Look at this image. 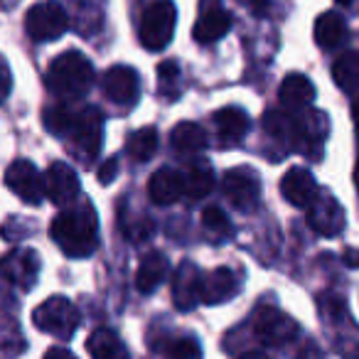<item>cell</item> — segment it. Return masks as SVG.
<instances>
[{
  "mask_svg": "<svg viewBox=\"0 0 359 359\" xmlns=\"http://www.w3.org/2000/svg\"><path fill=\"white\" fill-rule=\"evenodd\" d=\"M50 234L62 249V254L72 259H84L94 254L99 244V219H96V210L91 207V202L84 200L79 205L62 207L60 215L52 219Z\"/></svg>",
  "mask_w": 359,
  "mask_h": 359,
  "instance_id": "6da1fadb",
  "label": "cell"
},
{
  "mask_svg": "<svg viewBox=\"0 0 359 359\" xmlns=\"http://www.w3.org/2000/svg\"><path fill=\"white\" fill-rule=\"evenodd\" d=\"M94 84V67L81 52H65L55 57L47 69V89L62 99H79Z\"/></svg>",
  "mask_w": 359,
  "mask_h": 359,
  "instance_id": "7a4b0ae2",
  "label": "cell"
},
{
  "mask_svg": "<svg viewBox=\"0 0 359 359\" xmlns=\"http://www.w3.org/2000/svg\"><path fill=\"white\" fill-rule=\"evenodd\" d=\"M67 135L72 140V150L81 160L91 163L99 155L101 140H104V114L96 106H84L72 116V126Z\"/></svg>",
  "mask_w": 359,
  "mask_h": 359,
  "instance_id": "3957f363",
  "label": "cell"
},
{
  "mask_svg": "<svg viewBox=\"0 0 359 359\" xmlns=\"http://www.w3.org/2000/svg\"><path fill=\"white\" fill-rule=\"evenodd\" d=\"M32 323L37 330L52 334L57 339H69L79 327V313L74 303L62 295H52L45 303H40L32 313Z\"/></svg>",
  "mask_w": 359,
  "mask_h": 359,
  "instance_id": "277c9868",
  "label": "cell"
},
{
  "mask_svg": "<svg viewBox=\"0 0 359 359\" xmlns=\"http://www.w3.org/2000/svg\"><path fill=\"white\" fill-rule=\"evenodd\" d=\"M177 22V8L172 0H158L140 18V42L145 50L160 52L170 45Z\"/></svg>",
  "mask_w": 359,
  "mask_h": 359,
  "instance_id": "5b68a950",
  "label": "cell"
},
{
  "mask_svg": "<svg viewBox=\"0 0 359 359\" xmlns=\"http://www.w3.org/2000/svg\"><path fill=\"white\" fill-rule=\"evenodd\" d=\"M69 27V15L67 11L55 3V0H45L37 3L27 11L25 15V30L35 42H55Z\"/></svg>",
  "mask_w": 359,
  "mask_h": 359,
  "instance_id": "8992f818",
  "label": "cell"
},
{
  "mask_svg": "<svg viewBox=\"0 0 359 359\" xmlns=\"http://www.w3.org/2000/svg\"><path fill=\"white\" fill-rule=\"evenodd\" d=\"M251 325H254L256 339L269 344V347H285L300 334L298 323L290 315H285L283 310L271 308V305L256 310Z\"/></svg>",
  "mask_w": 359,
  "mask_h": 359,
  "instance_id": "52a82bcc",
  "label": "cell"
},
{
  "mask_svg": "<svg viewBox=\"0 0 359 359\" xmlns=\"http://www.w3.org/2000/svg\"><path fill=\"white\" fill-rule=\"evenodd\" d=\"M222 192L236 210L249 212L261 197V180L251 168H234L222 177Z\"/></svg>",
  "mask_w": 359,
  "mask_h": 359,
  "instance_id": "ba28073f",
  "label": "cell"
},
{
  "mask_svg": "<svg viewBox=\"0 0 359 359\" xmlns=\"http://www.w3.org/2000/svg\"><path fill=\"white\" fill-rule=\"evenodd\" d=\"M0 276L22 290L35 288L40 278V256L32 249H13L0 259Z\"/></svg>",
  "mask_w": 359,
  "mask_h": 359,
  "instance_id": "9c48e42d",
  "label": "cell"
},
{
  "mask_svg": "<svg viewBox=\"0 0 359 359\" xmlns=\"http://www.w3.org/2000/svg\"><path fill=\"white\" fill-rule=\"evenodd\" d=\"M6 185L15 197L27 205H40L45 197V177L30 160H15L6 172Z\"/></svg>",
  "mask_w": 359,
  "mask_h": 359,
  "instance_id": "30bf717a",
  "label": "cell"
},
{
  "mask_svg": "<svg viewBox=\"0 0 359 359\" xmlns=\"http://www.w3.org/2000/svg\"><path fill=\"white\" fill-rule=\"evenodd\" d=\"M308 224L320 236H337L344 229V210L330 192H318L308 207Z\"/></svg>",
  "mask_w": 359,
  "mask_h": 359,
  "instance_id": "8fae6325",
  "label": "cell"
},
{
  "mask_svg": "<svg viewBox=\"0 0 359 359\" xmlns=\"http://www.w3.org/2000/svg\"><path fill=\"white\" fill-rule=\"evenodd\" d=\"M104 94H106V99L114 101L116 106L130 109L140 96L138 72H135L133 67H126V65L111 67V69L104 74Z\"/></svg>",
  "mask_w": 359,
  "mask_h": 359,
  "instance_id": "7c38bea8",
  "label": "cell"
},
{
  "mask_svg": "<svg viewBox=\"0 0 359 359\" xmlns=\"http://www.w3.org/2000/svg\"><path fill=\"white\" fill-rule=\"evenodd\" d=\"M45 197L57 207H67L79 197V177L67 163H52L45 172Z\"/></svg>",
  "mask_w": 359,
  "mask_h": 359,
  "instance_id": "4fadbf2b",
  "label": "cell"
},
{
  "mask_svg": "<svg viewBox=\"0 0 359 359\" xmlns=\"http://www.w3.org/2000/svg\"><path fill=\"white\" fill-rule=\"evenodd\" d=\"M200 280L202 271L192 261H182L172 278V303L177 310L187 313L200 303Z\"/></svg>",
  "mask_w": 359,
  "mask_h": 359,
  "instance_id": "5bb4252c",
  "label": "cell"
},
{
  "mask_svg": "<svg viewBox=\"0 0 359 359\" xmlns=\"http://www.w3.org/2000/svg\"><path fill=\"white\" fill-rule=\"evenodd\" d=\"M239 293V280L229 269H215L210 273H202L200 280V303L222 305Z\"/></svg>",
  "mask_w": 359,
  "mask_h": 359,
  "instance_id": "9a60e30c",
  "label": "cell"
},
{
  "mask_svg": "<svg viewBox=\"0 0 359 359\" xmlns=\"http://www.w3.org/2000/svg\"><path fill=\"white\" fill-rule=\"evenodd\" d=\"M148 195L155 205H175L180 197L185 195V177L175 168H160L150 175L148 180Z\"/></svg>",
  "mask_w": 359,
  "mask_h": 359,
  "instance_id": "2e32d148",
  "label": "cell"
},
{
  "mask_svg": "<svg viewBox=\"0 0 359 359\" xmlns=\"http://www.w3.org/2000/svg\"><path fill=\"white\" fill-rule=\"evenodd\" d=\"M280 192H283V197L293 207L305 210V207H308L310 202L318 197L320 190H318V182H315V177L308 172V170L290 168L288 172L283 175V180H280Z\"/></svg>",
  "mask_w": 359,
  "mask_h": 359,
  "instance_id": "e0dca14e",
  "label": "cell"
},
{
  "mask_svg": "<svg viewBox=\"0 0 359 359\" xmlns=\"http://www.w3.org/2000/svg\"><path fill=\"white\" fill-rule=\"evenodd\" d=\"M330 133V121L323 111L305 109L303 114L298 111L295 116V138H298V148H315L323 145Z\"/></svg>",
  "mask_w": 359,
  "mask_h": 359,
  "instance_id": "ac0fdd59",
  "label": "cell"
},
{
  "mask_svg": "<svg viewBox=\"0 0 359 359\" xmlns=\"http://www.w3.org/2000/svg\"><path fill=\"white\" fill-rule=\"evenodd\" d=\"M212 118H215V126H217V135H219V140L224 145L239 143V140L249 133V126H251L249 114H246L244 109H239V106H224V109L217 111Z\"/></svg>",
  "mask_w": 359,
  "mask_h": 359,
  "instance_id": "d6986e66",
  "label": "cell"
},
{
  "mask_svg": "<svg viewBox=\"0 0 359 359\" xmlns=\"http://www.w3.org/2000/svg\"><path fill=\"white\" fill-rule=\"evenodd\" d=\"M278 99L285 111H305L315 101V86L305 74H288L280 84Z\"/></svg>",
  "mask_w": 359,
  "mask_h": 359,
  "instance_id": "ffe728a7",
  "label": "cell"
},
{
  "mask_svg": "<svg viewBox=\"0 0 359 359\" xmlns=\"http://www.w3.org/2000/svg\"><path fill=\"white\" fill-rule=\"evenodd\" d=\"M229 27H231V15L217 6V8L202 11L200 20L195 22L192 35H195V40L200 42V45H212V42H219L222 37L229 32Z\"/></svg>",
  "mask_w": 359,
  "mask_h": 359,
  "instance_id": "44dd1931",
  "label": "cell"
},
{
  "mask_svg": "<svg viewBox=\"0 0 359 359\" xmlns=\"http://www.w3.org/2000/svg\"><path fill=\"white\" fill-rule=\"evenodd\" d=\"M168 269H170L168 256L160 254V251H150L148 256H143L138 271H135V288H138L140 293H145V295L153 293V290L165 280Z\"/></svg>",
  "mask_w": 359,
  "mask_h": 359,
  "instance_id": "7402d4cb",
  "label": "cell"
},
{
  "mask_svg": "<svg viewBox=\"0 0 359 359\" xmlns=\"http://www.w3.org/2000/svg\"><path fill=\"white\" fill-rule=\"evenodd\" d=\"M86 352L94 359H130L128 347L121 342L116 332L106 327H99L86 337Z\"/></svg>",
  "mask_w": 359,
  "mask_h": 359,
  "instance_id": "603a6c76",
  "label": "cell"
},
{
  "mask_svg": "<svg viewBox=\"0 0 359 359\" xmlns=\"http://www.w3.org/2000/svg\"><path fill=\"white\" fill-rule=\"evenodd\" d=\"M313 35H315V42H318L323 50H334L344 42L347 37V22L339 13L334 11H327L315 20V27H313Z\"/></svg>",
  "mask_w": 359,
  "mask_h": 359,
  "instance_id": "cb8c5ba5",
  "label": "cell"
},
{
  "mask_svg": "<svg viewBox=\"0 0 359 359\" xmlns=\"http://www.w3.org/2000/svg\"><path fill=\"white\" fill-rule=\"evenodd\" d=\"M170 143H172L175 153L180 155H197L207 148V133L202 126L192 123V121H182L172 128L170 133Z\"/></svg>",
  "mask_w": 359,
  "mask_h": 359,
  "instance_id": "d4e9b609",
  "label": "cell"
},
{
  "mask_svg": "<svg viewBox=\"0 0 359 359\" xmlns=\"http://www.w3.org/2000/svg\"><path fill=\"white\" fill-rule=\"evenodd\" d=\"M185 177V195L190 200H202L215 190V170L207 160H197L187 168V172H182Z\"/></svg>",
  "mask_w": 359,
  "mask_h": 359,
  "instance_id": "484cf974",
  "label": "cell"
},
{
  "mask_svg": "<svg viewBox=\"0 0 359 359\" xmlns=\"http://www.w3.org/2000/svg\"><path fill=\"white\" fill-rule=\"evenodd\" d=\"M74 13V27L84 35L96 32L104 25V0H69Z\"/></svg>",
  "mask_w": 359,
  "mask_h": 359,
  "instance_id": "4316f807",
  "label": "cell"
},
{
  "mask_svg": "<svg viewBox=\"0 0 359 359\" xmlns=\"http://www.w3.org/2000/svg\"><path fill=\"white\" fill-rule=\"evenodd\" d=\"M264 128L278 145L298 148V138H295V116L283 114V111H269L264 118Z\"/></svg>",
  "mask_w": 359,
  "mask_h": 359,
  "instance_id": "83f0119b",
  "label": "cell"
},
{
  "mask_svg": "<svg viewBox=\"0 0 359 359\" xmlns=\"http://www.w3.org/2000/svg\"><path fill=\"white\" fill-rule=\"evenodd\" d=\"M332 79L347 94L359 91V52H344L332 65Z\"/></svg>",
  "mask_w": 359,
  "mask_h": 359,
  "instance_id": "f1b7e54d",
  "label": "cell"
},
{
  "mask_svg": "<svg viewBox=\"0 0 359 359\" xmlns=\"http://www.w3.org/2000/svg\"><path fill=\"white\" fill-rule=\"evenodd\" d=\"M126 145H128L130 158L138 160V163H145V160H150L158 153V130H155L153 126L133 130V133L128 135V143Z\"/></svg>",
  "mask_w": 359,
  "mask_h": 359,
  "instance_id": "f546056e",
  "label": "cell"
},
{
  "mask_svg": "<svg viewBox=\"0 0 359 359\" xmlns=\"http://www.w3.org/2000/svg\"><path fill=\"white\" fill-rule=\"evenodd\" d=\"M202 226L210 231L215 239H224V236L231 234V222L219 207H207L202 212Z\"/></svg>",
  "mask_w": 359,
  "mask_h": 359,
  "instance_id": "4dcf8cb0",
  "label": "cell"
},
{
  "mask_svg": "<svg viewBox=\"0 0 359 359\" xmlns=\"http://www.w3.org/2000/svg\"><path fill=\"white\" fill-rule=\"evenodd\" d=\"M72 116H74V111H69L65 104H57V106H50L42 118H45V126L50 133L67 135V130H69V126H72Z\"/></svg>",
  "mask_w": 359,
  "mask_h": 359,
  "instance_id": "1f68e13d",
  "label": "cell"
},
{
  "mask_svg": "<svg viewBox=\"0 0 359 359\" xmlns=\"http://www.w3.org/2000/svg\"><path fill=\"white\" fill-rule=\"evenodd\" d=\"M121 229H123V234L128 236L130 241H143L155 231V224L148 217H135V219L123 217V219H121Z\"/></svg>",
  "mask_w": 359,
  "mask_h": 359,
  "instance_id": "d6a6232c",
  "label": "cell"
},
{
  "mask_svg": "<svg viewBox=\"0 0 359 359\" xmlns=\"http://www.w3.org/2000/svg\"><path fill=\"white\" fill-rule=\"evenodd\" d=\"M177 81H180V67L177 62L168 60L158 67V84H160V91L165 96H177Z\"/></svg>",
  "mask_w": 359,
  "mask_h": 359,
  "instance_id": "836d02e7",
  "label": "cell"
},
{
  "mask_svg": "<svg viewBox=\"0 0 359 359\" xmlns=\"http://www.w3.org/2000/svg\"><path fill=\"white\" fill-rule=\"evenodd\" d=\"M118 172H121L118 158H116V155H111V158H106L104 163H101V168L96 170V180H99L101 185H111V182L118 177Z\"/></svg>",
  "mask_w": 359,
  "mask_h": 359,
  "instance_id": "e575fe53",
  "label": "cell"
},
{
  "mask_svg": "<svg viewBox=\"0 0 359 359\" xmlns=\"http://www.w3.org/2000/svg\"><path fill=\"white\" fill-rule=\"evenodd\" d=\"M13 89V76H11V67H8V62L0 57V104L8 99V94H11Z\"/></svg>",
  "mask_w": 359,
  "mask_h": 359,
  "instance_id": "d590c367",
  "label": "cell"
},
{
  "mask_svg": "<svg viewBox=\"0 0 359 359\" xmlns=\"http://www.w3.org/2000/svg\"><path fill=\"white\" fill-rule=\"evenodd\" d=\"M45 359H76V357L65 347H52L50 352L45 354Z\"/></svg>",
  "mask_w": 359,
  "mask_h": 359,
  "instance_id": "8d00e7d4",
  "label": "cell"
},
{
  "mask_svg": "<svg viewBox=\"0 0 359 359\" xmlns=\"http://www.w3.org/2000/svg\"><path fill=\"white\" fill-rule=\"evenodd\" d=\"M342 261L349 266V269H359V249H347L342 254Z\"/></svg>",
  "mask_w": 359,
  "mask_h": 359,
  "instance_id": "74e56055",
  "label": "cell"
},
{
  "mask_svg": "<svg viewBox=\"0 0 359 359\" xmlns=\"http://www.w3.org/2000/svg\"><path fill=\"white\" fill-rule=\"evenodd\" d=\"M241 359H269V357H264V354H259V352H249V354H244Z\"/></svg>",
  "mask_w": 359,
  "mask_h": 359,
  "instance_id": "f35d334b",
  "label": "cell"
},
{
  "mask_svg": "<svg viewBox=\"0 0 359 359\" xmlns=\"http://www.w3.org/2000/svg\"><path fill=\"white\" fill-rule=\"evenodd\" d=\"M354 185H357V192H359V158H357V165H354Z\"/></svg>",
  "mask_w": 359,
  "mask_h": 359,
  "instance_id": "ab89813d",
  "label": "cell"
},
{
  "mask_svg": "<svg viewBox=\"0 0 359 359\" xmlns=\"http://www.w3.org/2000/svg\"><path fill=\"white\" fill-rule=\"evenodd\" d=\"M352 116H354V123H357V128H359V101H357V104H354Z\"/></svg>",
  "mask_w": 359,
  "mask_h": 359,
  "instance_id": "60d3db41",
  "label": "cell"
},
{
  "mask_svg": "<svg viewBox=\"0 0 359 359\" xmlns=\"http://www.w3.org/2000/svg\"><path fill=\"white\" fill-rule=\"evenodd\" d=\"M207 8H217L215 0H202V11H207Z\"/></svg>",
  "mask_w": 359,
  "mask_h": 359,
  "instance_id": "b9f144b4",
  "label": "cell"
},
{
  "mask_svg": "<svg viewBox=\"0 0 359 359\" xmlns=\"http://www.w3.org/2000/svg\"><path fill=\"white\" fill-rule=\"evenodd\" d=\"M249 3H251L254 8H264V6H266V0H249Z\"/></svg>",
  "mask_w": 359,
  "mask_h": 359,
  "instance_id": "7bdbcfd3",
  "label": "cell"
},
{
  "mask_svg": "<svg viewBox=\"0 0 359 359\" xmlns=\"http://www.w3.org/2000/svg\"><path fill=\"white\" fill-rule=\"evenodd\" d=\"M339 6H349V3H352V0H337Z\"/></svg>",
  "mask_w": 359,
  "mask_h": 359,
  "instance_id": "ee69618b",
  "label": "cell"
}]
</instances>
